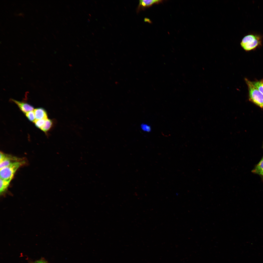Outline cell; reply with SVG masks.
<instances>
[{"label": "cell", "mask_w": 263, "mask_h": 263, "mask_svg": "<svg viewBox=\"0 0 263 263\" xmlns=\"http://www.w3.org/2000/svg\"><path fill=\"white\" fill-rule=\"evenodd\" d=\"M261 37L259 35H249L243 38L240 45L245 51H250L261 45Z\"/></svg>", "instance_id": "obj_1"}, {"label": "cell", "mask_w": 263, "mask_h": 263, "mask_svg": "<svg viewBox=\"0 0 263 263\" xmlns=\"http://www.w3.org/2000/svg\"><path fill=\"white\" fill-rule=\"evenodd\" d=\"M25 163L24 160L17 161L0 169V178L11 181L17 170Z\"/></svg>", "instance_id": "obj_2"}, {"label": "cell", "mask_w": 263, "mask_h": 263, "mask_svg": "<svg viewBox=\"0 0 263 263\" xmlns=\"http://www.w3.org/2000/svg\"><path fill=\"white\" fill-rule=\"evenodd\" d=\"M245 80L248 87L250 99L256 104L263 108V94L253 85L251 82L246 78Z\"/></svg>", "instance_id": "obj_3"}, {"label": "cell", "mask_w": 263, "mask_h": 263, "mask_svg": "<svg viewBox=\"0 0 263 263\" xmlns=\"http://www.w3.org/2000/svg\"><path fill=\"white\" fill-rule=\"evenodd\" d=\"M0 168L1 169L14 162L22 160V159L0 152Z\"/></svg>", "instance_id": "obj_4"}, {"label": "cell", "mask_w": 263, "mask_h": 263, "mask_svg": "<svg viewBox=\"0 0 263 263\" xmlns=\"http://www.w3.org/2000/svg\"><path fill=\"white\" fill-rule=\"evenodd\" d=\"M163 0H141L137 9V12H138L140 10H144L155 4L161 3Z\"/></svg>", "instance_id": "obj_5"}, {"label": "cell", "mask_w": 263, "mask_h": 263, "mask_svg": "<svg viewBox=\"0 0 263 263\" xmlns=\"http://www.w3.org/2000/svg\"><path fill=\"white\" fill-rule=\"evenodd\" d=\"M11 100L17 105L21 110L24 113H26L34 110L33 106L27 103L20 102L12 99Z\"/></svg>", "instance_id": "obj_6"}, {"label": "cell", "mask_w": 263, "mask_h": 263, "mask_svg": "<svg viewBox=\"0 0 263 263\" xmlns=\"http://www.w3.org/2000/svg\"><path fill=\"white\" fill-rule=\"evenodd\" d=\"M34 111L36 120L46 119L48 118L47 113L43 108H37L35 109Z\"/></svg>", "instance_id": "obj_7"}, {"label": "cell", "mask_w": 263, "mask_h": 263, "mask_svg": "<svg viewBox=\"0 0 263 263\" xmlns=\"http://www.w3.org/2000/svg\"><path fill=\"white\" fill-rule=\"evenodd\" d=\"M252 172L259 174L263 178V158L252 171Z\"/></svg>", "instance_id": "obj_8"}, {"label": "cell", "mask_w": 263, "mask_h": 263, "mask_svg": "<svg viewBox=\"0 0 263 263\" xmlns=\"http://www.w3.org/2000/svg\"><path fill=\"white\" fill-rule=\"evenodd\" d=\"M53 122L52 120L47 119L45 123L41 129L45 132L49 130L53 126Z\"/></svg>", "instance_id": "obj_9"}, {"label": "cell", "mask_w": 263, "mask_h": 263, "mask_svg": "<svg viewBox=\"0 0 263 263\" xmlns=\"http://www.w3.org/2000/svg\"><path fill=\"white\" fill-rule=\"evenodd\" d=\"M11 181L0 178V193H3L7 189Z\"/></svg>", "instance_id": "obj_10"}, {"label": "cell", "mask_w": 263, "mask_h": 263, "mask_svg": "<svg viewBox=\"0 0 263 263\" xmlns=\"http://www.w3.org/2000/svg\"><path fill=\"white\" fill-rule=\"evenodd\" d=\"M253 85L263 94V81L251 82Z\"/></svg>", "instance_id": "obj_11"}, {"label": "cell", "mask_w": 263, "mask_h": 263, "mask_svg": "<svg viewBox=\"0 0 263 263\" xmlns=\"http://www.w3.org/2000/svg\"><path fill=\"white\" fill-rule=\"evenodd\" d=\"M47 119L36 120L34 122L36 126L41 129L44 125Z\"/></svg>", "instance_id": "obj_12"}, {"label": "cell", "mask_w": 263, "mask_h": 263, "mask_svg": "<svg viewBox=\"0 0 263 263\" xmlns=\"http://www.w3.org/2000/svg\"><path fill=\"white\" fill-rule=\"evenodd\" d=\"M25 114L26 116L30 121L33 122H35L36 119L34 110L28 112Z\"/></svg>", "instance_id": "obj_13"}, {"label": "cell", "mask_w": 263, "mask_h": 263, "mask_svg": "<svg viewBox=\"0 0 263 263\" xmlns=\"http://www.w3.org/2000/svg\"><path fill=\"white\" fill-rule=\"evenodd\" d=\"M141 127L142 130L145 132H150L151 131L150 126L146 124H142L141 125Z\"/></svg>", "instance_id": "obj_14"}, {"label": "cell", "mask_w": 263, "mask_h": 263, "mask_svg": "<svg viewBox=\"0 0 263 263\" xmlns=\"http://www.w3.org/2000/svg\"><path fill=\"white\" fill-rule=\"evenodd\" d=\"M32 263H47L46 261H45L41 260L37 261Z\"/></svg>", "instance_id": "obj_15"}]
</instances>
